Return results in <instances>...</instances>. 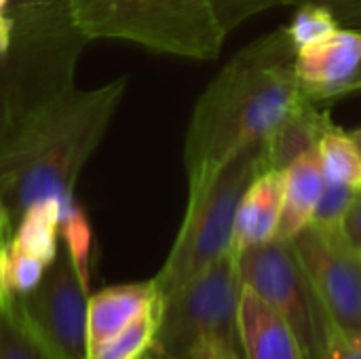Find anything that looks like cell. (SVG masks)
<instances>
[{
    "mask_svg": "<svg viewBox=\"0 0 361 359\" xmlns=\"http://www.w3.org/2000/svg\"><path fill=\"white\" fill-rule=\"evenodd\" d=\"M13 235H15V226H13V222H11V218H8V214L0 201V248H4L13 239Z\"/></svg>",
    "mask_w": 361,
    "mask_h": 359,
    "instance_id": "f546056e",
    "label": "cell"
},
{
    "mask_svg": "<svg viewBox=\"0 0 361 359\" xmlns=\"http://www.w3.org/2000/svg\"><path fill=\"white\" fill-rule=\"evenodd\" d=\"M6 298V288H4V279H2V248H0V307Z\"/></svg>",
    "mask_w": 361,
    "mask_h": 359,
    "instance_id": "1f68e13d",
    "label": "cell"
},
{
    "mask_svg": "<svg viewBox=\"0 0 361 359\" xmlns=\"http://www.w3.org/2000/svg\"><path fill=\"white\" fill-rule=\"evenodd\" d=\"M243 281L235 250L161 298V317L150 353L159 359H192L209 347L239 343Z\"/></svg>",
    "mask_w": 361,
    "mask_h": 359,
    "instance_id": "8992f818",
    "label": "cell"
},
{
    "mask_svg": "<svg viewBox=\"0 0 361 359\" xmlns=\"http://www.w3.org/2000/svg\"><path fill=\"white\" fill-rule=\"evenodd\" d=\"M47 267H49L47 262L25 252L21 245H17L11 239L2 248V279H4L6 294H17V296L30 294L40 284Z\"/></svg>",
    "mask_w": 361,
    "mask_h": 359,
    "instance_id": "ffe728a7",
    "label": "cell"
},
{
    "mask_svg": "<svg viewBox=\"0 0 361 359\" xmlns=\"http://www.w3.org/2000/svg\"><path fill=\"white\" fill-rule=\"evenodd\" d=\"M239 343L243 359H309L290 322L245 286L239 303Z\"/></svg>",
    "mask_w": 361,
    "mask_h": 359,
    "instance_id": "8fae6325",
    "label": "cell"
},
{
    "mask_svg": "<svg viewBox=\"0 0 361 359\" xmlns=\"http://www.w3.org/2000/svg\"><path fill=\"white\" fill-rule=\"evenodd\" d=\"M361 63V30L338 28L330 36L296 49L294 70L305 97L326 104L343 97Z\"/></svg>",
    "mask_w": 361,
    "mask_h": 359,
    "instance_id": "30bf717a",
    "label": "cell"
},
{
    "mask_svg": "<svg viewBox=\"0 0 361 359\" xmlns=\"http://www.w3.org/2000/svg\"><path fill=\"white\" fill-rule=\"evenodd\" d=\"M328 123V110L305 99L264 142L269 169L283 171L294 159L309 150H315Z\"/></svg>",
    "mask_w": 361,
    "mask_h": 359,
    "instance_id": "9a60e30c",
    "label": "cell"
},
{
    "mask_svg": "<svg viewBox=\"0 0 361 359\" xmlns=\"http://www.w3.org/2000/svg\"><path fill=\"white\" fill-rule=\"evenodd\" d=\"M13 44V19L0 8V55H6Z\"/></svg>",
    "mask_w": 361,
    "mask_h": 359,
    "instance_id": "83f0119b",
    "label": "cell"
},
{
    "mask_svg": "<svg viewBox=\"0 0 361 359\" xmlns=\"http://www.w3.org/2000/svg\"><path fill=\"white\" fill-rule=\"evenodd\" d=\"M192 359H243V353L231 347H209Z\"/></svg>",
    "mask_w": 361,
    "mask_h": 359,
    "instance_id": "f1b7e54d",
    "label": "cell"
},
{
    "mask_svg": "<svg viewBox=\"0 0 361 359\" xmlns=\"http://www.w3.org/2000/svg\"><path fill=\"white\" fill-rule=\"evenodd\" d=\"M68 6L89 40H127L203 61L216 59L226 40L205 0H68Z\"/></svg>",
    "mask_w": 361,
    "mask_h": 359,
    "instance_id": "5b68a950",
    "label": "cell"
},
{
    "mask_svg": "<svg viewBox=\"0 0 361 359\" xmlns=\"http://www.w3.org/2000/svg\"><path fill=\"white\" fill-rule=\"evenodd\" d=\"M296 47L279 28L243 47L205 87L190 114L184 167L188 186L269 135L307 99L294 70Z\"/></svg>",
    "mask_w": 361,
    "mask_h": 359,
    "instance_id": "6da1fadb",
    "label": "cell"
},
{
    "mask_svg": "<svg viewBox=\"0 0 361 359\" xmlns=\"http://www.w3.org/2000/svg\"><path fill=\"white\" fill-rule=\"evenodd\" d=\"M269 169L264 142L241 150L205 180L188 186V205L171 252L154 277L161 298L233 250L239 203L258 174Z\"/></svg>",
    "mask_w": 361,
    "mask_h": 359,
    "instance_id": "277c9868",
    "label": "cell"
},
{
    "mask_svg": "<svg viewBox=\"0 0 361 359\" xmlns=\"http://www.w3.org/2000/svg\"><path fill=\"white\" fill-rule=\"evenodd\" d=\"M351 93H361V63L360 68H357V72H355V76L351 78V83L343 91V95H351Z\"/></svg>",
    "mask_w": 361,
    "mask_h": 359,
    "instance_id": "4dcf8cb0",
    "label": "cell"
},
{
    "mask_svg": "<svg viewBox=\"0 0 361 359\" xmlns=\"http://www.w3.org/2000/svg\"><path fill=\"white\" fill-rule=\"evenodd\" d=\"M144 359H159V358H154L152 353H148V355H146V358H144Z\"/></svg>",
    "mask_w": 361,
    "mask_h": 359,
    "instance_id": "e575fe53",
    "label": "cell"
},
{
    "mask_svg": "<svg viewBox=\"0 0 361 359\" xmlns=\"http://www.w3.org/2000/svg\"><path fill=\"white\" fill-rule=\"evenodd\" d=\"M216 15L222 32L228 36L241 23L252 19L258 13H264L273 6H281L283 0H205Z\"/></svg>",
    "mask_w": 361,
    "mask_h": 359,
    "instance_id": "603a6c76",
    "label": "cell"
},
{
    "mask_svg": "<svg viewBox=\"0 0 361 359\" xmlns=\"http://www.w3.org/2000/svg\"><path fill=\"white\" fill-rule=\"evenodd\" d=\"M309 359H361V332H345L328 320Z\"/></svg>",
    "mask_w": 361,
    "mask_h": 359,
    "instance_id": "cb8c5ba5",
    "label": "cell"
},
{
    "mask_svg": "<svg viewBox=\"0 0 361 359\" xmlns=\"http://www.w3.org/2000/svg\"><path fill=\"white\" fill-rule=\"evenodd\" d=\"M61 203L57 199H42L23 209L17 220L13 241L25 252L38 256L42 262L51 264L57 256V235H59Z\"/></svg>",
    "mask_w": 361,
    "mask_h": 359,
    "instance_id": "e0dca14e",
    "label": "cell"
},
{
    "mask_svg": "<svg viewBox=\"0 0 361 359\" xmlns=\"http://www.w3.org/2000/svg\"><path fill=\"white\" fill-rule=\"evenodd\" d=\"M161 303L148 309L142 317H137L129 328H125L118 336L106 343L95 355L89 359H144L154 343V334L159 328Z\"/></svg>",
    "mask_w": 361,
    "mask_h": 359,
    "instance_id": "d6986e66",
    "label": "cell"
},
{
    "mask_svg": "<svg viewBox=\"0 0 361 359\" xmlns=\"http://www.w3.org/2000/svg\"><path fill=\"white\" fill-rule=\"evenodd\" d=\"M338 28H341L338 17L328 6L315 4V2L298 4L292 21L286 25V30H288V34H290L296 49L313 44V42L330 36Z\"/></svg>",
    "mask_w": 361,
    "mask_h": 359,
    "instance_id": "44dd1931",
    "label": "cell"
},
{
    "mask_svg": "<svg viewBox=\"0 0 361 359\" xmlns=\"http://www.w3.org/2000/svg\"><path fill=\"white\" fill-rule=\"evenodd\" d=\"M89 277L63 245L21 303L30 324L57 358L89 359Z\"/></svg>",
    "mask_w": 361,
    "mask_h": 359,
    "instance_id": "ba28073f",
    "label": "cell"
},
{
    "mask_svg": "<svg viewBox=\"0 0 361 359\" xmlns=\"http://www.w3.org/2000/svg\"><path fill=\"white\" fill-rule=\"evenodd\" d=\"M127 76L80 91L74 85L32 110L0 148V201L17 224L25 207L74 201L76 180L116 114Z\"/></svg>",
    "mask_w": 361,
    "mask_h": 359,
    "instance_id": "7a4b0ae2",
    "label": "cell"
},
{
    "mask_svg": "<svg viewBox=\"0 0 361 359\" xmlns=\"http://www.w3.org/2000/svg\"><path fill=\"white\" fill-rule=\"evenodd\" d=\"M286 193H283V212L275 239L292 241L302 233L315 216L326 176L317 148L294 159L286 169Z\"/></svg>",
    "mask_w": 361,
    "mask_h": 359,
    "instance_id": "5bb4252c",
    "label": "cell"
},
{
    "mask_svg": "<svg viewBox=\"0 0 361 359\" xmlns=\"http://www.w3.org/2000/svg\"><path fill=\"white\" fill-rule=\"evenodd\" d=\"M286 171L264 169L247 186L235 220L233 250L241 252L252 245L269 243L277 237L283 212Z\"/></svg>",
    "mask_w": 361,
    "mask_h": 359,
    "instance_id": "4fadbf2b",
    "label": "cell"
},
{
    "mask_svg": "<svg viewBox=\"0 0 361 359\" xmlns=\"http://www.w3.org/2000/svg\"><path fill=\"white\" fill-rule=\"evenodd\" d=\"M349 133H351L353 142L357 144V148H360V152H361V127H357V129H353V131H349Z\"/></svg>",
    "mask_w": 361,
    "mask_h": 359,
    "instance_id": "d6a6232c",
    "label": "cell"
},
{
    "mask_svg": "<svg viewBox=\"0 0 361 359\" xmlns=\"http://www.w3.org/2000/svg\"><path fill=\"white\" fill-rule=\"evenodd\" d=\"M317 152L322 159L324 176L330 182H338L351 186L355 190L361 188V152L353 142L351 133L334 125L332 121L324 129Z\"/></svg>",
    "mask_w": 361,
    "mask_h": 359,
    "instance_id": "ac0fdd59",
    "label": "cell"
},
{
    "mask_svg": "<svg viewBox=\"0 0 361 359\" xmlns=\"http://www.w3.org/2000/svg\"><path fill=\"white\" fill-rule=\"evenodd\" d=\"M343 231L349 237V241L361 250V188L357 190V195L353 199V205H351V209H349V214L345 218Z\"/></svg>",
    "mask_w": 361,
    "mask_h": 359,
    "instance_id": "4316f807",
    "label": "cell"
},
{
    "mask_svg": "<svg viewBox=\"0 0 361 359\" xmlns=\"http://www.w3.org/2000/svg\"><path fill=\"white\" fill-rule=\"evenodd\" d=\"M0 359H59L30 324L17 294H6L0 307Z\"/></svg>",
    "mask_w": 361,
    "mask_h": 359,
    "instance_id": "2e32d148",
    "label": "cell"
},
{
    "mask_svg": "<svg viewBox=\"0 0 361 359\" xmlns=\"http://www.w3.org/2000/svg\"><path fill=\"white\" fill-rule=\"evenodd\" d=\"M161 303L154 279L106 288L89 298V358Z\"/></svg>",
    "mask_w": 361,
    "mask_h": 359,
    "instance_id": "7c38bea8",
    "label": "cell"
},
{
    "mask_svg": "<svg viewBox=\"0 0 361 359\" xmlns=\"http://www.w3.org/2000/svg\"><path fill=\"white\" fill-rule=\"evenodd\" d=\"M315 296L332 324L361 332V250L343 229L309 224L292 239Z\"/></svg>",
    "mask_w": 361,
    "mask_h": 359,
    "instance_id": "9c48e42d",
    "label": "cell"
},
{
    "mask_svg": "<svg viewBox=\"0 0 361 359\" xmlns=\"http://www.w3.org/2000/svg\"><path fill=\"white\" fill-rule=\"evenodd\" d=\"M235 254L243 286L290 322L307 358H311L330 317L313 292L294 243L273 239Z\"/></svg>",
    "mask_w": 361,
    "mask_h": 359,
    "instance_id": "52a82bcc",
    "label": "cell"
},
{
    "mask_svg": "<svg viewBox=\"0 0 361 359\" xmlns=\"http://www.w3.org/2000/svg\"><path fill=\"white\" fill-rule=\"evenodd\" d=\"M355 195H357L355 188L326 180L311 224L322 226V229H343L345 218H347V214H349V209L353 205Z\"/></svg>",
    "mask_w": 361,
    "mask_h": 359,
    "instance_id": "7402d4cb",
    "label": "cell"
},
{
    "mask_svg": "<svg viewBox=\"0 0 361 359\" xmlns=\"http://www.w3.org/2000/svg\"><path fill=\"white\" fill-rule=\"evenodd\" d=\"M305 2H315L328 6L338 21L347 25H361V0H283V4H305Z\"/></svg>",
    "mask_w": 361,
    "mask_h": 359,
    "instance_id": "d4e9b609",
    "label": "cell"
},
{
    "mask_svg": "<svg viewBox=\"0 0 361 359\" xmlns=\"http://www.w3.org/2000/svg\"><path fill=\"white\" fill-rule=\"evenodd\" d=\"M87 42L70 8L13 19V44L0 55V148L32 110L74 85Z\"/></svg>",
    "mask_w": 361,
    "mask_h": 359,
    "instance_id": "3957f363",
    "label": "cell"
},
{
    "mask_svg": "<svg viewBox=\"0 0 361 359\" xmlns=\"http://www.w3.org/2000/svg\"><path fill=\"white\" fill-rule=\"evenodd\" d=\"M68 6V0H8L6 15L19 17V15H34V13H47L55 8Z\"/></svg>",
    "mask_w": 361,
    "mask_h": 359,
    "instance_id": "484cf974",
    "label": "cell"
},
{
    "mask_svg": "<svg viewBox=\"0 0 361 359\" xmlns=\"http://www.w3.org/2000/svg\"><path fill=\"white\" fill-rule=\"evenodd\" d=\"M6 4H8V0H0V8H6Z\"/></svg>",
    "mask_w": 361,
    "mask_h": 359,
    "instance_id": "836d02e7",
    "label": "cell"
}]
</instances>
